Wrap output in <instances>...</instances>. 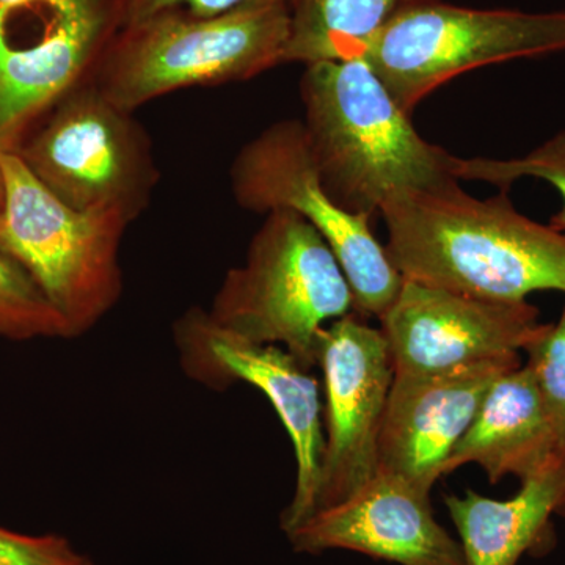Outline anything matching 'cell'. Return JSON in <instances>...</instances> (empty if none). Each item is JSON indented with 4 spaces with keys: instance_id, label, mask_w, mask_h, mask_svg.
<instances>
[{
    "instance_id": "cell-1",
    "label": "cell",
    "mask_w": 565,
    "mask_h": 565,
    "mask_svg": "<svg viewBox=\"0 0 565 565\" xmlns=\"http://www.w3.org/2000/svg\"><path fill=\"white\" fill-rule=\"evenodd\" d=\"M379 212L405 280L493 302L565 294V232L520 214L505 192L484 200L459 184L399 192Z\"/></svg>"
},
{
    "instance_id": "cell-2",
    "label": "cell",
    "mask_w": 565,
    "mask_h": 565,
    "mask_svg": "<svg viewBox=\"0 0 565 565\" xmlns=\"http://www.w3.org/2000/svg\"><path fill=\"white\" fill-rule=\"evenodd\" d=\"M300 98L323 188L344 211L373 217L394 193L459 184V158L423 139L363 57L305 65Z\"/></svg>"
},
{
    "instance_id": "cell-3",
    "label": "cell",
    "mask_w": 565,
    "mask_h": 565,
    "mask_svg": "<svg viewBox=\"0 0 565 565\" xmlns=\"http://www.w3.org/2000/svg\"><path fill=\"white\" fill-rule=\"evenodd\" d=\"M289 33L286 3L218 17L163 11L122 25L88 79L132 114L159 96L252 79L285 63Z\"/></svg>"
},
{
    "instance_id": "cell-4",
    "label": "cell",
    "mask_w": 565,
    "mask_h": 565,
    "mask_svg": "<svg viewBox=\"0 0 565 565\" xmlns=\"http://www.w3.org/2000/svg\"><path fill=\"white\" fill-rule=\"evenodd\" d=\"M206 311L225 332L280 345L311 370L318 366L319 334L353 313L355 300L343 267L315 226L296 212L275 210Z\"/></svg>"
},
{
    "instance_id": "cell-5",
    "label": "cell",
    "mask_w": 565,
    "mask_h": 565,
    "mask_svg": "<svg viewBox=\"0 0 565 565\" xmlns=\"http://www.w3.org/2000/svg\"><path fill=\"white\" fill-rule=\"evenodd\" d=\"M0 252L18 264L57 311L68 338L92 330L122 292L120 247L129 221L114 211H77L0 151Z\"/></svg>"
},
{
    "instance_id": "cell-6",
    "label": "cell",
    "mask_w": 565,
    "mask_h": 565,
    "mask_svg": "<svg viewBox=\"0 0 565 565\" xmlns=\"http://www.w3.org/2000/svg\"><path fill=\"white\" fill-rule=\"evenodd\" d=\"M565 51V11L481 10L418 0L367 44L363 58L405 114L481 66Z\"/></svg>"
},
{
    "instance_id": "cell-7",
    "label": "cell",
    "mask_w": 565,
    "mask_h": 565,
    "mask_svg": "<svg viewBox=\"0 0 565 565\" xmlns=\"http://www.w3.org/2000/svg\"><path fill=\"white\" fill-rule=\"evenodd\" d=\"M232 189L244 210L302 215L343 267L355 313L384 316L401 291L403 275L371 232L370 215L344 211L323 188L302 120L274 122L248 141L234 159Z\"/></svg>"
},
{
    "instance_id": "cell-8",
    "label": "cell",
    "mask_w": 565,
    "mask_h": 565,
    "mask_svg": "<svg viewBox=\"0 0 565 565\" xmlns=\"http://www.w3.org/2000/svg\"><path fill=\"white\" fill-rule=\"evenodd\" d=\"M14 152L74 210L120 212L131 222L159 180L147 134L90 79L63 96L46 125Z\"/></svg>"
},
{
    "instance_id": "cell-9",
    "label": "cell",
    "mask_w": 565,
    "mask_h": 565,
    "mask_svg": "<svg viewBox=\"0 0 565 565\" xmlns=\"http://www.w3.org/2000/svg\"><path fill=\"white\" fill-rule=\"evenodd\" d=\"M122 28L121 0H18L0 7V151L90 77Z\"/></svg>"
},
{
    "instance_id": "cell-10",
    "label": "cell",
    "mask_w": 565,
    "mask_h": 565,
    "mask_svg": "<svg viewBox=\"0 0 565 565\" xmlns=\"http://www.w3.org/2000/svg\"><path fill=\"white\" fill-rule=\"evenodd\" d=\"M173 338L182 370L193 381L215 390L245 382L273 404L297 463L296 489L282 511L281 530H296L315 514L321 486L326 440L318 379L280 345L255 344L225 332L204 308L185 311L174 322Z\"/></svg>"
},
{
    "instance_id": "cell-11",
    "label": "cell",
    "mask_w": 565,
    "mask_h": 565,
    "mask_svg": "<svg viewBox=\"0 0 565 565\" xmlns=\"http://www.w3.org/2000/svg\"><path fill=\"white\" fill-rule=\"evenodd\" d=\"M364 319L353 311L319 334L326 446L316 512L343 503L377 471L379 435L394 373L384 333Z\"/></svg>"
},
{
    "instance_id": "cell-12",
    "label": "cell",
    "mask_w": 565,
    "mask_h": 565,
    "mask_svg": "<svg viewBox=\"0 0 565 565\" xmlns=\"http://www.w3.org/2000/svg\"><path fill=\"white\" fill-rule=\"evenodd\" d=\"M394 374H434L520 355L545 323L525 302H493L405 280L381 319Z\"/></svg>"
},
{
    "instance_id": "cell-13",
    "label": "cell",
    "mask_w": 565,
    "mask_h": 565,
    "mask_svg": "<svg viewBox=\"0 0 565 565\" xmlns=\"http://www.w3.org/2000/svg\"><path fill=\"white\" fill-rule=\"evenodd\" d=\"M522 364L500 356L434 374H394L381 435L377 471L429 492L500 375Z\"/></svg>"
},
{
    "instance_id": "cell-14",
    "label": "cell",
    "mask_w": 565,
    "mask_h": 565,
    "mask_svg": "<svg viewBox=\"0 0 565 565\" xmlns=\"http://www.w3.org/2000/svg\"><path fill=\"white\" fill-rule=\"evenodd\" d=\"M286 537L305 555L348 550L397 565H467L460 542L435 520L430 493L385 471Z\"/></svg>"
},
{
    "instance_id": "cell-15",
    "label": "cell",
    "mask_w": 565,
    "mask_h": 565,
    "mask_svg": "<svg viewBox=\"0 0 565 565\" xmlns=\"http://www.w3.org/2000/svg\"><path fill=\"white\" fill-rule=\"evenodd\" d=\"M564 456L526 364L500 375L490 386L473 422L446 460L444 476L476 463L492 484L505 476L520 482Z\"/></svg>"
},
{
    "instance_id": "cell-16",
    "label": "cell",
    "mask_w": 565,
    "mask_h": 565,
    "mask_svg": "<svg viewBox=\"0 0 565 565\" xmlns=\"http://www.w3.org/2000/svg\"><path fill=\"white\" fill-rule=\"evenodd\" d=\"M467 565H516L533 548L553 515L565 516V455L522 482L509 500H493L475 490L446 494Z\"/></svg>"
},
{
    "instance_id": "cell-17",
    "label": "cell",
    "mask_w": 565,
    "mask_h": 565,
    "mask_svg": "<svg viewBox=\"0 0 565 565\" xmlns=\"http://www.w3.org/2000/svg\"><path fill=\"white\" fill-rule=\"evenodd\" d=\"M418 0H288L291 33L285 63L363 57L367 44Z\"/></svg>"
},
{
    "instance_id": "cell-18",
    "label": "cell",
    "mask_w": 565,
    "mask_h": 565,
    "mask_svg": "<svg viewBox=\"0 0 565 565\" xmlns=\"http://www.w3.org/2000/svg\"><path fill=\"white\" fill-rule=\"evenodd\" d=\"M0 337L68 338L65 322L28 274L0 252Z\"/></svg>"
},
{
    "instance_id": "cell-19",
    "label": "cell",
    "mask_w": 565,
    "mask_h": 565,
    "mask_svg": "<svg viewBox=\"0 0 565 565\" xmlns=\"http://www.w3.org/2000/svg\"><path fill=\"white\" fill-rule=\"evenodd\" d=\"M457 177L462 181H484L505 191L523 178L546 181L559 192L563 206L550 225L565 232V131L544 141L541 147L515 159H457Z\"/></svg>"
},
{
    "instance_id": "cell-20",
    "label": "cell",
    "mask_w": 565,
    "mask_h": 565,
    "mask_svg": "<svg viewBox=\"0 0 565 565\" xmlns=\"http://www.w3.org/2000/svg\"><path fill=\"white\" fill-rule=\"evenodd\" d=\"M525 352L526 366L533 374L557 445L565 455V305L559 321L545 323Z\"/></svg>"
},
{
    "instance_id": "cell-21",
    "label": "cell",
    "mask_w": 565,
    "mask_h": 565,
    "mask_svg": "<svg viewBox=\"0 0 565 565\" xmlns=\"http://www.w3.org/2000/svg\"><path fill=\"white\" fill-rule=\"evenodd\" d=\"M0 565H95L57 535H24L0 527Z\"/></svg>"
},
{
    "instance_id": "cell-22",
    "label": "cell",
    "mask_w": 565,
    "mask_h": 565,
    "mask_svg": "<svg viewBox=\"0 0 565 565\" xmlns=\"http://www.w3.org/2000/svg\"><path fill=\"white\" fill-rule=\"evenodd\" d=\"M288 0H121L122 25L163 11H185L195 17H218L253 7L277 6Z\"/></svg>"
},
{
    "instance_id": "cell-23",
    "label": "cell",
    "mask_w": 565,
    "mask_h": 565,
    "mask_svg": "<svg viewBox=\"0 0 565 565\" xmlns=\"http://www.w3.org/2000/svg\"><path fill=\"white\" fill-rule=\"evenodd\" d=\"M3 196H6V189H3L2 170H0V211H2L3 206Z\"/></svg>"
},
{
    "instance_id": "cell-24",
    "label": "cell",
    "mask_w": 565,
    "mask_h": 565,
    "mask_svg": "<svg viewBox=\"0 0 565 565\" xmlns=\"http://www.w3.org/2000/svg\"><path fill=\"white\" fill-rule=\"evenodd\" d=\"M18 2V0H0V7L10 6V3Z\"/></svg>"
}]
</instances>
